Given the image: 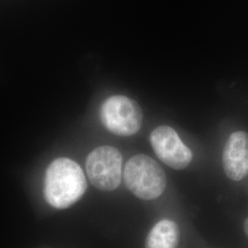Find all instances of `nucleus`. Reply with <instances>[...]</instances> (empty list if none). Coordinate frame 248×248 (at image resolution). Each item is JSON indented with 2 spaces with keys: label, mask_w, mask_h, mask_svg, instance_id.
Segmentation results:
<instances>
[{
  "label": "nucleus",
  "mask_w": 248,
  "mask_h": 248,
  "mask_svg": "<svg viewBox=\"0 0 248 248\" xmlns=\"http://www.w3.org/2000/svg\"><path fill=\"white\" fill-rule=\"evenodd\" d=\"M124 182L137 198L151 201L158 198L167 186V176L159 165L148 155H137L126 163Z\"/></svg>",
  "instance_id": "nucleus-2"
},
{
  "label": "nucleus",
  "mask_w": 248,
  "mask_h": 248,
  "mask_svg": "<svg viewBox=\"0 0 248 248\" xmlns=\"http://www.w3.org/2000/svg\"><path fill=\"white\" fill-rule=\"evenodd\" d=\"M222 166L226 176L240 181L248 174V133H232L222 153Z\"/></svg>",
  "instance_id": "nucleus-6"
},
{
  "label": "nucleus",
  "mask_w": 248,
  "mask_h": 248,
  "mask_svg": "<svg viewBox=\"0 0 248 248\" xmlns=\"http://www.w3.org/2000/svg\"><path fill=\"white\" fill-rule=\"evenodd\" d=\"M100 119L110 133L121 136H131L141 129L142 110L135 100L115 95L103 102L100 108Z\"/></svg>",
  "instance_id": "nucleus-3"
},
{
  "label": "nucleus",
  "mask_w": 248,
  "mask_h": 248,
  "mask_svg": "<svg viewBox=\"0 0 248 248\" xmlns=\"http://www.w3.org/2000/svg\"><path fill=\"white\" fill-rule=\"evenodd\" d=\"M87 190V179L79 165L61 157L53 161L46 170L45 200L56 209H66L78 202Z\"/></svg>",
  "instance_id": "nucleus-1"
},
{
  "label": "nucleus",
  "mask_w": 248,
  "mask_h": 248,
  "mask_svg": "<svg viewBox=\"0 0 248 248\" xmlns=\"http://www.w3.org/2000/svg\"><path fill=\"white\" fill-rule=\"evenodd\" d=\"M150 142L157 157L172 169H186L193 157L191 150L169 126L155 128L151 133Z\"/></svg>",
  "instance_id": "nucleus-5"
},
{
  "label": "nucleus",
  "mask_w": 248,
  "mask_h": 248,
  "mask_svg": "<svg viewBox=\"0 0 248 248\" xmlns=\"http://www.w3.org/2000/svg\"><path fill=\"white\" fill-rule=\"evenodd\" d=\"M123 156L115 147L104 145L92 151L87 158L86 169L91 184L103 191H111L122 181Z\"/></svg>",
  "instance_id": "nucleus-4"
},
{
  "label": "nucleus",
  "mask_w": 248,
  "mask_h": 248,
  "mask_svg": "<svg viewBox=\"0 0 248 248\" xmlns=\"http://www.w3.org/2000/svg\"><path fill=\"white\" fill-rule=\"evenodd\" d=\"M244 231H245V233H246V235L248 238V217L244 222Z\"/></svg>",
  "instance_id": "nucleus-8"
},
{
  "label": "nucleus",
  "mask_w": 248,
  "mask_h": 248,
  "mask_svg": "<svg viewBox=\"0 0 248 248\" xmlns=\"http://www.w3.org/2000/svg\"><path fill=\"white\" fill-rule=\"evenodd\" d=\"M179 230L176 222L162 220L157 222L146 237L145 248H177Z\"/></svg>",
  "instance_id": "nucleus-7"
}]
</instances>
